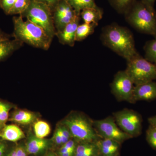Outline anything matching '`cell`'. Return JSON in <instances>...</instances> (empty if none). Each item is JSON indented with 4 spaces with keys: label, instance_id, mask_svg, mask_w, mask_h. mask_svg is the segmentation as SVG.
Returning <instances> with one entry per match:
<instances>
[{
    "label": "cell",
    "instance_id": "6da1fadb",
    "mask_svg": "<svg viewBox=\"0 0 156 156\" xmlns=\"http://www.w3.org/2000/svg\"><path fill=\"white\" fill-rule=\"evenodd\" d=\"M101 40L104 46L127 62L139 55L135 48L133 34L126 27L116 24L107 26L102 29Z\"/></svg>",
    "mask_w": 156,
    "mask_h": 156
},
{
    "label": "cell",
    "instance_id": "7a4b0ae2",
    "mask_svg": "<svg viewBox=\"0 0 156 156\" xmlns=\"http://www.w3.org/2000/svg\"><path fill=\"white\" fill-rule=\"evenodd\" d=\"M13 21L14 39L34 48L45 50L50 48L52 40L43 29L28 20H24L20 15L13 17Z\"/></svg>",
    "mask_w": 156,
    "mask_h": 156
},
{
    "label": "cell",
    "instance_id": "3957f363",
    "mask_svg": "<svg viewBox=\"0 0 156 156\" xmlns=\"http://www.w3.org/2000/svg\"><path fill=\"white\" fill-rule=\"evenodd\" d=\"M126 20L136 30L156 37V12L135 0L125 14Z\"/></svg>",
    "mask_w": 156,
    "mask_h": 156
},
{
    "label": "cell",
    "instance_id": "277c9868",
    "mask_svg": "<svg viewBox=\"0 0 156 156\" xmlns=\"http://www.w3.org/2000/svg\"><path fill=\"white\" fill-rule=\"evenodd\" d=\"M93 122L83 113L73 111L66 116L61 123L67 127L72 138L79 143L95 142L100 139Z\"/></svg>",
    "mask_w": 156,
    "mask_h": 156
},
{
    "label": "cell",
    "instance_id": "5b68a950",
    "mask_svg": "<svg viewBox=\"0 0 156 156\" xmlns=\"http://www.w3.org/2000/svg\"><path fill=\"white\" fill-rule=\"evenodd\" d=\"M20 15L23 18L28 20L43 29L48 36L53 40L56 35V29L52 11L48 6L36 0H31L28 9Z\"/></svg>",
    "mask_w": 156,
    "mask_h": 156
},
{
    "label": "cell",
    "instance_id": "8992f818",
    "mask_svg": "<svg viewBox=\"0 0 156 156\" xmlns=\"http://www.w3.org/2000/svg\"><path fill=\"white\" fill-rule=\"evenodd\" d=\"M126 71L135 86L156 80V65L140 55L127 62Z\"/></svg>",
    "mask_w": 156,
    "mask_h": 156
},
{
    "label": "cell",
    "instance_id": "52a82bcc",
    "mask_svg": "<svg viewBox=\"0 0 156 156\" xmlns=\"http://www.w3.org/2000/svg\"><path fill=\"white\" fill-rule=\"evenodd\" d=\"M113 117L119 127L132 138L140 136L142 133V118L137 112L124 108L114 112Z\"/></svg>",
    "mask_w": 156,
    "mask_h": 156
},
{
    "label": "cell",
    "instance_id": "ba28073f",
    "mask_svg": "<svg viewBox=\"0 0 156 156\" xmlns=\"http://www.w3.org/2000/svg\"><path fill=\"white\" fill-rule=\"evenodd\" d=\"M95 131L101 138L113 140L122 144L132 137L119 127L113 117L93 121Z\"/></svg>",
    "mask_w": 156,
    "mask_h": 156
},
{
    "label": "cell",
    "instance_id": "9c48e42d",
    "mask_svg": "<svg viewBox=\"0 0 156 156\" xmlns=\"http://www.w3.org/2000/svg\"><path fill=\"white\" fill-rule=\"evenodd\" d=\"M134 84L125 70L119 71L115 75L111 84L112 93L119 101L134 103L133 100Z\"/></svg>",
    "mask_w": 156,
    "mask_h": 156
},
{
    "label": "cell",
    "instance_id": "30bf717a",
    "mask_svg": "<svg viewBox=\"0 0 156 156\" xmlns=\"http://www.w3.org/2000/svg\"><path fill=\"white\" fill-rule=\"evenodd\" d=\"M56 32L61 31L71 21L79 15L65 0H60L52 11Z\"/></svg>",
    "mask_w": 156,
    "mask_h": 156
},
{
    "label": "cell",
    "instance_id": "8fae6325",
    "mask_svg": "<svg viewBox=\"0 0 156 156\" xmlns=\"http://www.w3.org/2000/svg\"><path fill=\"white\" fill-rule=\"evenodd\" d=\"M80 18V15H77L61 31L56 33L55 36L57 37L60 44L71 47L74 46L76 32Z\"/></svg>",
    "mask_w": 156,
    "mask_h": 156
},
{
    "label": "cell",
    "instance_id": "7c38bea8",
    "mask_svg": "<svg viewBox=\"0 0 156 156\" xmlns=\"http://www.w3.org/2000/svg\"><path fill=\"white\" fill-rule=\"evenodd\" d=\"M156 98V82L153 81L134 86V103L139 101H150Z\"/></svg>",
    "mask_w": 156,
    "mask_h": 156
},
{
    "label": "cell",
    "instance_id": "4fadbf2b",
    "mask_svg": "<svg viewBox=\"0 0 156 156\" xmlns=\"http://www.w3.org/2000/svg\"><path fill=\"white\" fill-rule=\"evenodd\" d=\"M38 119L37 114L34 112L16 108L10 114L9 121L22 126H27L33 124Z\"/></svg>",
    "mask_w": 156,
    "mask_h": 156
},
{
    "label": "cell",
    "instance_id": "5bb4252c",
    "mask_svg": "<svg viewBox=\"0 0 156 156\" xmlns=\"http://www.w3.org/2000/svg\"><path fill=\"white\" fill-rule=\"evenodd\" d=\"M25 137L22 129L15 124L6 125L0 131V138L4 141L17 142Z\"/></svg>",
    "mask_w": 156,
    "mask_h": 156
},
{
    "label": "cell",
    "instance_id": "9a60e30c",
    "mask_svg": "<svg viewBox=\"0 0 156 156\" xmlns=\"http://www.w3.org/2000/svg\"><path fill=\"white\" fill-rule=\"evenodd\" d=\"M99 154L101 156H117L121 148V144L113 140L100 138L96 141Z\"/></svg>",
    "mask_w": 156,
    "mask_h": 156
},
{
    "label": "cell",
    "instance_id": "2e32d148",
    "mask_svg": "<svg viewBox=\"0 0 156 156\" xmlns=\"http://www.w3.org/2000/svg\"><path fill=\"white\" fill-rule=\"evenodd\" d=\"M25 147L27 154L37 155L44 151L49 145L48 140L38 138L34 134H30Z\"/></svg>",
    "mask_w": 156,
    "mask_h": 156
},
{
    "label": "cell",
    "instance_id": "e0dca14e",
    "mask_svg": "<svg viewBox=\"0 0 156 156\" xmlns=\"http://www.w3.org/2000/svg\"><path fill=\"white\" fill-rule=\"evenodd\" d=\"M23 44L15 39L0 41V62L11 56L14 52L21 48Z\"/></svg>",
    "mask_w": 156,
    "mask_h": 156
},
{
    "label": "cell",
    "instance_id": "ac0fdd59",
    "mask_svg": "<svg viewBox=\"0 0 156 156\" xmlns=\"http://www.w3.org/2000/svg\"><path fill=\"white\" fill-rule=\"evenodd\" d=\"M103 11L99 7L84 9L80 13L81 18L84 23L98 25V22L102 19Z\"/></svg>",
    "mask_w": 156,
    "mask_h": 156
},
{
    "label": "cell",
    "instance_id": "d6986e66",
    "mask_svg": "<svg viewBox=\"0 0 156 156\" xmlns=\"http://www.w3.org/2000/svg\"><path fill=\"white\" fill-rule=\"evenodd\" d=\"M99 154L98 147L95 141L78 143L74 156H98Z\"/></svg>",
    "mask_w": 156,
    "mask_h": 156
},
{
    "label": "cell",
    "instance_id": "ffe728a7",
    "mask_svg": "<svg viewBox=\"0 0 156 156\" xmlns=\"http://www.w3.org/2000/svg\"><path fill=\"white\" fill-rule=\"evenodd\" d=\"M34 135L38 138L44 139L51 132V127L47 122L37 120L33 124Z\"/></svg>",
    "mask_w": 156,
    "mask_h": 156
},
{
    "label": "cell",
    "instance_id": "44dd1931",
    "mask_svg": "<svg viewBox=\"0 0 156 156\" xmlns=\"http://www.w3.org/2000/svg\"><path fill=\"white\" fill-rule=\"evenodd\" d=\"M14 108L13 104L0 99V131L9 121L10 111Z\"/></svg>",
    "mask_w": 156,
    "mask_h": 156
},
{
    "label": "cell",
    "instance_id": "7402d4cb",
    "mask_svg": "<svg viewBox=\"0 0 156 156\" xmlns=\"http://www.w3.org/2000/svg\"><path fill=\"white\" fill-rule=\"evenodd\" d=\"M97 25L84 23L78 26L76 34V41H82L92 35Z\"/></svg>",
    "mask_w": 156,
    "mask_h": 156
},
{
    "label": "cell",
    "instance_id": "603a6c76",
    "mask_svg": "<svg viewBox=\"0 0 156 156\" xmlns=\"http://www.w3.org/2000/svg\"><path fill=\"white\" fill-rule=\"evenodd\" d=\"M72 7L77 14L80 15L81 11L84 9L98 7L95 0H65Z\"/></svg>",
    "mask_w": 156,
    "mask_h": 156
},
{
    "label": "cell",
    "instance_id": "cb8c5ba5",
    "mask_svg": "<svg viewBox=\"0 0 156 156\" xmlns=\"http://www.w3.org/2000/svg\"><path fill=\"white\" fill-rule=\"evenodd\" d=\"M144 49L146 59L156 65V37L147 42Z\"/></svg>",
    "mask_w": 156,
    "mask_h": 156
},
{
    "label": "cell",
    "instance_id": "d4e9b609",
    "mask_svg": "<svg viewBox=\"0 0 156 156\" xmlns=\"http://www.w3.org/2000/svg\"><path fill=\"white\" fill-rule=\"evenodd\" d=\"M135 0H108L110 4L120 14H125Z\"/></svg>",
    "mask_w": 156,
    "mask_h": 156
},
{
    "label": "cell",
    "instance_id": "484cf974",
    "mask_svg": "<svg viewBox=\"0 0 156 156\" xmlns=\"http://www.w3.org/2000/svg\"><path fill=\"white\" fill-rule=\"evenodd\" d=\"M31 1V0H17L10 10L9 14L21 15L28 9L30 5Z\"/></svg>",
    "mask_w": 156,
    "mask_h": 156
},
{
    "label": "cell",
    "instance_id": "4316f807",
    "mask_svg": "<svg viewBox=\"0 0 156 156\" xmlns=\"http://www.w3.org/2000/svg\"><path fill=\"white\" fill-rule=\"evenodd\" d=\"M146 139L151 147L156 150V130L150 125L146 131Z\"/></svg>",
    "mask_w": 156,
    "mask_h": 156
},
{
    "label": "cell",
    "instance_id": "83f0119b",
    "mask_svg": "<svg viewBox=\"0 0 156 156\" xmlns=\"http://www.w3.org/2000/svg\"><path fill=\"white\" fill-rule=\"evenodd\" d=\"M59 130L62 139V145L72 138L71 134L66 126L60 122L57 127Z\"/></svg>",
    "mask_w": 156,
    "mask_h": 156
},
{
    "label": "cell",
    "instance_id": "f1b7e54d",
    "mask_svg": "<svg viewBox=\"0 0 156 156\" xmlns=\"http://www.w3.org/2000/svg\"><path fill=\"white\" fill-rule=\"evenodd\" d=\"M25 148L22 145H18L13 148L6 156H27Z\"/></svg>",
    "mask_w": 156,
    "mask_h": 156
},
{
    "label": "cell",
    "instance_id": "f546056e",
    "mask_svg": "<svg viewBox=\"0 0 156 156\" xmlns=\"http://www.w3.org/2000/svg\"><path fill=\"white\" fill-rule=\"evenodd\" d=\"M16 1L17 0H1L0 7L6 14H9Z\"/></svg>",
    "mask_w": 156,
    "mask_h": 156
},
{
    "label": "cell",
    "instance_id": "4dcf8cb0",
    "mask_svg": "<svg viewBox=\"0 0 156 156\" xmlns=\"http://www.w3.org/2000/svg\"><path fill=\"white\" fill-rule=\"evenodd\" d=\"M36 1L45 4L51 9L52 11H53V9L55 8L60 0H36Z\"/></svg>",
    "mask_w": 156,
    "mask_h": 156
},
{
    "label": "cell",
    "instance_id": "1f68e13d",
    "mask_svg": "<svg viewBox=\"0 0 156 156\" xmlns=\"http://www.w3.org/2000/svg\"><path fill=\"white\" fill-rule=\"evenodd\" d=\"M53 141L57 145H62V139L59 130L56 128L53 136Z\"/></svg>",
    "mask_w": 156,
    "mask_h": 156
},
{
    "label": "cell",
    "instance_id": "d6a6232c",
    "mask_svg": "<svg viewBox=\"0 0 156 156\" xmlns=\"http://www.w3.org/2000/svg\"><path fill=\"white\" fill-rule=\"evenodd\" d=\"M8 146L5 143L3 140L0 141V156H6L8 154L7 153Z\"/></svg>",
    "mask_w": 156,
    "mask_h": 156
},
{
    "label": "cell",
    "instance_id": "836d02e7",
    "mask_svg": "<svg viewBox=\"0 0 156 156\" xmlns=\"http://www.w3.org/2000/svg\"><path fill=\"white\" fill-rule=\"evenodd\" d=\"M140 1L150 9L155 10L154 4L156 0H140Z\"/></svg>",
    "mask_w": 156,
    "mask_h": 156
},
{
    "label": "cell",
    "instance_id": "e575fe53",
    "mask_svg": "<svg viewBox=\"0 0 156 156\" xmlns=\"http://www.w3.org/2000/svg\"><path fill=\"white\" fill-rule=\"evenodd\" d=\"M148 122L150 125L156 130V115L149 118L148 119Z\"/></svg>",
    "mask_w": 156,
    "mask_h": 156
},
{
    "label": "cell",
    "instance_id": "d590c367",
    "mask_svg": "<svg viewBox=\"0 0 156 156\" xmlns=\"http://www.w3.org/2000/svg\"><path fill=\"white\" fill-rule=\"evenodd\" d=\"M10 39V36L5 34L0 30V41Z\"/></svg>",
    "mask_w": 156,
    "mask_h": 156
},
{
    "label": "cell",
    "instance_id": "8d00e7d4",
    "mask_svg": "<svg viewBox=\"0 0 156 156\" xmlns=\"http://www.w3.org/2000/svg\"><path fill=\"white\" fill-rule=\"evenodd\" d=\"M75 151H68L65 153L59 154L60 156H74Z\"/></svg>",
    "mask_w": 156,
    "mask_h": 156
},
{
    "label": "cell",
    "instance_id": "74e56055",
    "mask_svg": "<svg viewBox=\"0 0 156 156\" xmlns=\"http://www.w3.org/2000/svg\"><path fill=\"white\" fill-rule=\"evenodd\" d=\"M46 156H56L55 154H53V153H49Z\"/></svg>",
    "mask_w": 156,
    "mask_h": 156
},
{
    "label": "cell",
    "instance_id": "f35d334b",
    "mask_svg": "<svg viewBox=\"0 0 156 156\" xmlns=\"http://www.w3.org/2000/svg\"><path fill=\"white\" fill-rule=\"evenodd\" d=\"M98 156H101V155H100V154H99V155H98Z\"/></svg>",
    "mask_w": 156,
    "mask_h": 156
},
{
    "label": "cell",
    "instance_id": "ab89813d",
    "mask_svg": "<svg viewBox=\"0 0 156 156\" xmlns=\"http://www.w3.org/2000/svg\"><path fill=\"white\" fill-rule=\"evenodd\" d=\"M1 0H0V3H1Z\"/></svg>",
    "mask_w": 156,
    "mask_h": 156
},
{
    "label": "cell",
    "instance_id": "60d3db41",
    "mask_svg": "<svg viewBox=\"0 0 156 156\" xmlns=\"http://www.w3.org/2000/svg\"><path fill=\"white\" fill-rule=\"evenodd\" d=\"M117 156H119V155Z\"/></svg>",
    "mask_w": 156,
    "mask_h": 156
}]
</instances>
